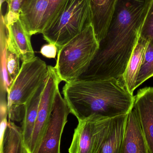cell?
Returning <instances> with one entry per match:
<instances>
[{"label":"cell","instance_id":"obj_1","mask_svg":"<svg viewBox=\"0 0 153 153\" xmlns=\"http://www.w3.org/2000/svg\"><path fill=\"white\" fill-rule=\"evenodd\" d=\"M152 0H118L104 37L78 79L123 77L139 38Z\"/></svg>","mask_w":153,"mask_h":153},{"label":"cell","instance_id":"obj_8","mask_svg":"<svg viewBox=\"0 0 153 153\" xmlns=\"http://www.w3.org/2000/svg\"><path fill=\"white\" fill-rule=\"evenodd\" d=\"M133 108L142 126L149 153H153V87L140 89L135 96Z\"/></svg>","mask_w":153,"mask_h":153},{"label":"cell","instance_id":"obj_19","mask_svg":"<svg viewBox=\"0 0 153 153\" xmlns=\"http://www.w3.org/2000/svg\"><path fill=\"white\" fill-rule=\"evenodd\" d=\"M20 57L15 49L7 41L6 67L10 85L16 79L20 71Z\"/></svg>","mask_w":153,"mask_h":153},{"label":"cell","instance_id":"obj_6","mask_svg":"<svg viewBox=\"0 0 153 153\" xmlns=\"http://www.w3.org/2000/svg\"><path fill=\"white\" fill-rule=\"evenodd\" d=\"M49 74L41 97L35 127L30 146V153H37L54 108L55 96L61 80L54 67L48 66Z\"/></svg>","mask_w":153,"mask_h":153},{"label":"cell","instance_id":"obj_2","mask_svg":"<svg viewBox=\"0 0 153 153\" xmlns=\"http://www.w3.org/2000/svg\"><path fill=\"white\" fill-rule=\"evenodd\" d=\"M62 94L70 113L78 120L93 115L112 118L127 114L133 108L135 99L123 77L67 82Z\"/></svg>","mask_w":153,"mask_h":153},{"label":"cell","instance_id":"obj_3","mask_svg":"<svg viewBox=\"0 0 153 153\" xmlns=\"http://www.w3.org/2000/svg\"><path fill=\"white\" fill-rule=\"evenodd\" d=\"M99 47L92 25L59 49L55 70L62 81L77 80L86 71Z\"/></svg>","mask_w":153,"mask_h":153},{"label":"cell","instance_id":"obj_16","mask_svg":"<svg viewBox=\"0 0 153 153\" xmlns=\"http://www.w3.org/2000/svg\"><path fill=\"white\" fill-rule=\"evenodd\" d=\"M128 114H121L112 118L107 138L99 153H120Z\"/></svg>","mask_w":153,"mask_h":153},{"label":"cell","instance_id":"obj_20","mask_svg":"<svg viewBox=\"0 0 153 153\" xmlns=\"http://www.w3.org/2000/svg\"><path fill=\"white\" fill-rule=\"evenodd\" d=\"M27 0H9L7 3L8 10L3 20L6 26L19 19L20 11L23 5Z\"/></svg>","mask_w":153,"mask_h":153},{"label":"cell","instance_id":"obj_15","mask_svg":"<svg viewBox=\"0 0 153 153\" xmlns=\"http://www.w3.org/2000/svg\"><path fill=\"white\" fill-rule=\"evenodd\" d=\"M148 42V41L139 36L123 76L127 88L131 94H133V92L136 89L137 78Z\"/></svg>","mask_w":153,"mask_h":153},{"label":"cell","instance_id":"obj_7","mask_svg":"<svg viewBox=\"0 0 153 153\" xmlns=\"http://www.w3.org/2000/svg\"><path fill=\"white\" fill-rule=\"evenodd\" d=\"M70 113L69 108L59 89L53 111L37 153H60L62 136Z\"/></svg>","mask_w":153,"mask_h":153},{"label":"cell","instance_id":"obj_5","mask_svg":"<svg viewBox=\"0 0 153 153\" xmlns=\"http://www.w3.org/2000/svg\"><path fill=\"white\" fill-rule=\"evenodd\" d=\"M48 66L39 57L23 62L20 71L7 91V108L25 105L36 89L46 80Z\"/></svg>","mask_w":153,"mask_h":153},{"label":"cell","instance_id":"obj_9","mask_svg":"<svg viewBox=\"0 0 153 153\" xmlns=\"http://www.w3.org/2000/svg\"><path fill=\"white\" fill-rule=\"evenodd\" d=\"M120 153H149L144 131L133 107L128 114Z\"/></svg>","mask_w":153,"mask_h":153},{"label":"cell","instance_id":"obj_14","mask_svg":"<svg viewBox=\"0 0 153 153\" xmlns=\"http://www.w3.org/2000/svg\"><path fill=\"white\" fill-rule=\"evenodd\" d=\"M94 130L91 116L78 120L68 149L70 153H93Z\"/></svg>","mask_w":153,"mask_h":153},{"label":"cell","instance_id":"obj_12","mask_svg":"<svg viewBox=\"0 0 153 153\" xmlns=\"http://www.w3.org/2000/svg\"><path fill=\"white\" fill-rule=\"evenodd\" d=\"M6 27L8 31L7 42L12 45L22 62L35 58L31 44V36L26 30L20 19Z\"/></svg>","mask_w":153,"mask_h":153},{"label":"cell","instance_id":"obj_22","mask_svg":"<svg viewBox=\"0 0 153 153\" xmlns=\"http://www.w3.org/2000/svg\"><path fill=\"white\" fill-rule=\"evenodd\" d=\"M58 47L53 43H49L42 46L40 51L41 54L48 59H54L58 52Z\"/></svg>","mask_w":153,"mask_h":153},{"label":"cell","instance_id":"obj_4","mask_svg":"<svg viewBox=\"0 0 153 153\" xmlns=\"http://www.w3.org/2000/svg\"><path fill=\"white\" fill-rule=\"evenodd\" d=\"M92 25L89 0H66L57 16L42 34L58 49Z\"/></svg>","mask_w":153,"mask_h":153},{"label":"cell","instance_id":"obj_11","mask_svg":"<svg viewBox=\"0 0 153 153\" xmlns=\"http://www.w3.org/2000/svg\"><path fill=\"white\" fill-rule=\"evenodd\" d=\"M118 0H89L92 26L98 43L104 37Z\"/></svg>","mask_w":153,"mask_h":153},{"label":"cell","instance_id":"obj_23","mask_svg":"<svg viewBox=\"0 0 153 153\" xmlns=\"http://www.w3.org/2000/svg\"><path fill=\"white\" fill-rule=\"evenodd\" d=\"M9 0H6V2H7V3L8 2Z\"/></svg>","mask_w":153,"mask_h":153},{"label":"cell","instance_id":"obj_18","mask_svg":"<svg viewBox=\"0 0 153 153\" xmlns=\"http://www.w3.org/2000/svg\"><path fill=\"white\" fill-rule=\"evenodd\" d=\"M153 76V39L150 40L145 51L142 64L138 75L136 88Z\"/></svg>","mask_w":153,"mask_h":153},{"label":"cell","instance_id":"obj_10","mask_svg":"<svg viewBox=\"0 0 153 153\" xmlns=\"http://www.w3.org/2000/svg\"><path fill=\"white\" fill-rule=\"evenodd\" d=\"M48 5L49 0H27L21 8L19 19L31 36L42 33Z\"/></svg>","mask_w":153,"mask_h":153},{"label":"cell","instance_id":"obj_13","mask_svg":"<svg viewBox=\"0 0 153 153\" xmlns=\"http://www.w3.org/2000/svg\"><path fill=\"white\" fill-rule=\"evenodd\" d=\"M46 80L38 87L25 104V116L22 120L21 128L24 135L25 146L27 153H30L31 141L36 123L39 104L46 85Z\"/></svg>","mask_w":153,"mask_h":153},{"label":"cell","instance_id":"obj_17","mask_svg":"<svg viewBox=\"0 0 153 153\" xmlns=\"http://www.w3.org/2000/svg\"><path fill=\"white\" fill-rule=\"evenodd\" d=\"M0 153H27L22 128L9 120L3 137L0 140Z\"/></svg>","mask_w":153,"mask_h":153},{"label":"cell","instance_id":"obj_21","mask_svg":"<svg viewBox=\"0 0 153 153\" xmlns=\"http://www.w3.org/2000/svg\"><path fill=\"white\" fill-rule=\"evenodd\" d=\"M140 36L147 40L153 39V0H152L140 30Z\"/></svg>","mask_w":153,"mask_h":153}]
</instances>
